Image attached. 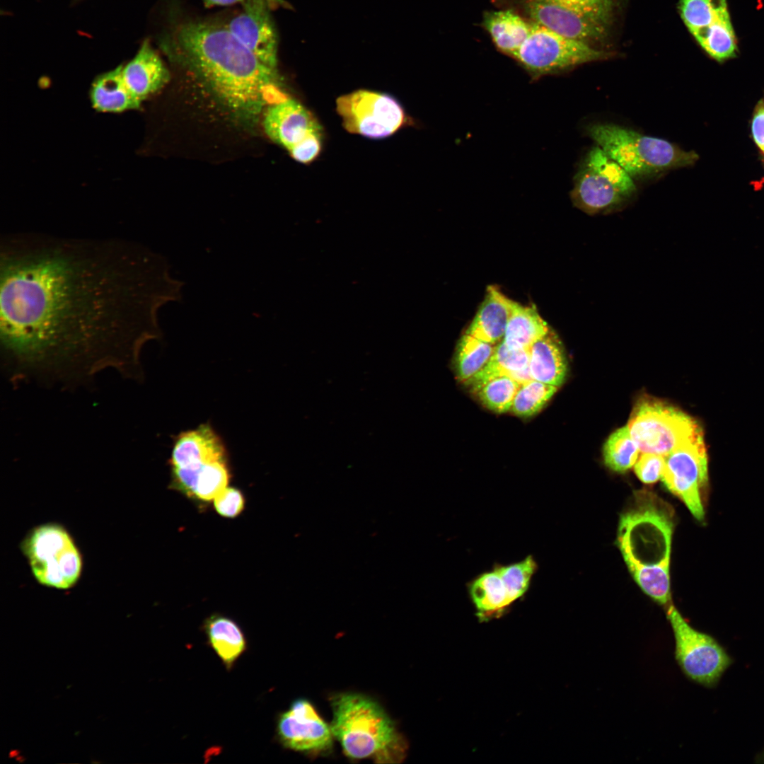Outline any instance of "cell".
<instances>
[{"mask_svg": "<svg viewBox=\"0 0 764 764\" xmlns=\"http://www.w3.org/2000/svg\"><path fill=\"white\" fill-rule=\"evenodd\" d=\"M161 260L118 238H0V362L13 385L71 389L108 369L141 381L168 296Z\"/></svg>", "mask_w": 764, "mask_h": 764, "instance_id": "cell-1", "label": "cell"}, {"mask_svg": "<svg viewBox=\"0 0 764 764\" xmlns=\"http://www.w3.org/2000/svg\"><path fill=\"white\" fill-rule=\"evenodd\" d=\"M170 57L187 67L238 120L254 122L266 108L288 96L277 69L262 62L225 25L187 22L167 40Z\"/></svg>", "mask_w": 764, "mask_h": 764, "instance_id": "cell-2", "label": "cell"}, {"mask_svg": "<svg viewBox=\"0 0 764 764\" xmlns=\"http://www.w3.org/2000/svg\"><path fill=\"white\" fill-rule=\"evenodd\" d=\"M673 532L672 509L655 494L641 492L621 515L617 533L618 547L635 582L667 606Z\"/></svg>", "mask_w": 764, "mask_h": 764, "instance_id": "cell-3", "label": "cell"}, {"mask_svg": "<svg viewBox=\"0 0 764 764\" xmlns=\"http://www.w3.org/2000/svg\"><path fill=\"white\" fill-rule=\"evenodd\" d=\"M333 736L352 759L400 763L407 745L394 722L373 698L359 693H340L330 699Z\"/></svg>", "mask_w": 764, "mask_h": 764, "instance_id": "cell-4", "label": "cell"}, {"mask_svg": "<svg viewBox=\"0 0 764 764\" xmlns=\"http://www.w3.org/2000/svg\"><path fill=\"white\" fill-rule=\"evenodd\" d=\"M586 132L633 179L656 178L690 166L697 159L695 153L685 151L667 140L617 125L595 123L589 125Z\"/></svg>", "mask_w": 764, "mask_h": 764, "instance_id": "cell-5", "label": "cell"}, {"mask_svg": "<svg viewBox=\"0 0 764 764\" xmlns=\"http://www.w3.org/2000/svg\"><path fill=\"white\" fill-rule=\"evenodd\" d=\"M634 179L598 146L592 148L574 178L571 199L594 215L621 208L636 193Z\"/></svg>", "mask_w": 764, "mask_h": 764, "instance_id": "cell-6", "label": "cell"}, {"mask_svg": "<svg viewBox=\"0 0 764 764\" xmlns=\"http://www.w3.org/2000/svg\"><path fill=\"white\" fill-rule=\"evenodd\" d=\"M21 549L40 584L69 589L78 582L83 568L82 556L62 526L49 523L33 528L23 540Z\"/></svg>", "mask_w": 764, "mask_h": 764, "instance_id": "cell-7", "label": "cell"}, {"mask_svg": "<svg viewBox=\"0 0 764 764\" xmlns=\"http://www.w3.org/2000/svg\"><path fill=\"white\" fill-rule=\"evenodd\" d=\"M627 427L641 452L664 456L703 433L700 424L690 415L651 398L643 399L635 405Z\"/></svg>", "mask_w": 764, "mask_h": 764, "instance_id": "cell-8", "label": "cell"}, {"mask_svg": "<svg viewBox=\"0 0 764 764\" xmlns=\"http://www.w3.org/2000/svg\"><path fill=\"white\" fill-rule=\"evenodd\" d=\"M612 56L610 52L565 37L531 21L530 34L513 58L533 80H537L545 75L558 74L584 63L607 59Z\"/></svg>", "mask_w": 764, "mask_h": 764, "instance_id": "cell-9", "label": "cell"}, {"mask_svg": "<svg viewBox=\"0 0 764 764\" xmlns=\"http://www.w3.org/2000/svg\"><path fill=\"white\" fill-rule=\"evenodd\" d=\"M263 127L267 137L296 161L308 164L320 154L323 128L300 102L289 96L266 108Z\"/></svg>", "mask_w": 764, "mask_h": 764, "instance_id": "cell-10", "label": "cell"}, {"mask_svg": "<svg viewBox=\"0 0 764 764\" xmlns=\"http://www.w3.org/2000/svg\"><path fill=\"white\" fill-rule=\"evenodd\" d=\"M666 616L675 639V657L683 673L705 686L715 685L731 663L724 649L711 635L693 628L672 604Z\"/></svg>", "mask_w": 764, "mask_h": 764, "instance_id": "cell-11", "label": "cell"}, {"mask_svg": "<svg viewBox=\"0 0 764 764\" xmlns=\"http://www.w3.org/2000/svg\"><path fill=\"white\" fill-rule=\"evenodd\" d=\"M336 110L347 131L374 139L393 135L408 120L402 105L394 97L369 90L340 96Z\"/></svg>", "mask_w": 764, "mask_h": 764, "instance_id": "cell-12", "label": "cell"}, {"mask_svg": "<svg viewBox=\"0 0 764 764\" xmlns=\"http://www.w3.org/2000/svg\"><path fill=\"white\" fill-rule=\"evenodd\" d=\"M538 565L532 555L507 565H497L472 580L470 598L481 621L502 615L528 591Z\"/></svg>", "mask_w": 764, "mask_h": 764, "instance_id": "cell-13", "label": "cell"}, {"mask_svg": "<svg viewBox=\"0 0 764 764\" xmlns=\"http://www.w3.org/2000/svg\"><path fill=\"white\" fill-rule=\"evenodd\" d=\"M228 459L226 446L209 423L178 434L169 465L170 486L192 498L198 477L214 463Z\"/></svg>", "mask_w": 764, "mask_h": 764, "instance_id": "cell-14", "label": "cell"}, {"mask_svg": "<svg viewBox=\"0 0 764 764\" xmlns=\"http://www.w3.org/2000/svg\"><path fill=\"white\" fill-rule=\"evenodd\" d=\"M661 480L698 521L705 517L704 491L708 483V458L703 433L666 456Z\"/></svg>", "mask_w": 764, "mask_h": 764, "instance_id": "cell-15", "label": "cell"}, {"mask_svg": "<svg viewBox=\"0 0 764 764\" xmlns=\"http://www.w3.org/2000/svg\"><path fill=\"white\" fill-rule=\"evenodd\" d=\"M277 731L282 744L303 753H325L331 749L333 734L330 725L306 699L294 700L277 720Z\"/></svg>", "mask_w": 764, "mask_h": 764, "instance_id": "cell-16", "label": "cell"}, {"mask_svg": "<svg viewBox=\"0 0 764 764\" xmlns=\"http://www.w3.org/2000/svg\"><path fill=\"white\" fill-rule=\"evenodd\" d=\"M275 0H245L241 11L225 25L262 62L277 69V35L270 8Z\"/></svg>", "mask_w": 764, "mask_h": 764, "instance_id": "cell-17", "label": "cell"}, {"mask_svg": "<svg viewBox=\"0 0 764 764\" xmlns=\"http://www.w3.org/2000/svg\"><path fill=\"white\" fill-rule=\"evenodd\" d=\"M522 6L531 21L565 37L589 44L605 33V24L567 8L537 0H524Z\"/></svg>", "mask_w": 764, "mask_h": 764, "instance_id": "cell-18", "label": "cell"}, {"mask_svg": "<svg viewBox=\"0 0 764 764\" xmlns=\"http://www.w3.org/2000/svg\"><path fill=\"white\" fill-rule=\"evenodd\" d=\"M122 76L130 91L141 103L163 88L170 79L168 69L148 40L122 66Z\"/></svg>", "mask_w": 764, "mask_h": 764, "instance_id": "cell-19", "label": "cell"}, {"mask_svg": "<svg viewBox=\"0 0 764 764\" xmlns=\"http://www.w3.org/2000/svg\"><path fill=\"white\" fill-rule=\"evenodd\" d=\"M514 302L496 286H488L483 301L465 333L497 345L504 338Z\"/></svg>", "mask_w": 764, "mask_h": 764, "instance_id": "cell-20", "label": "cell"}, {"mask_svg": "<svg viewBox=\"0 0 764 764\" xmlns=\"http://www.w3.org/2000/svg\"><path fill=\"white\" fill-rule=\"evenodd\" d=\"M528 367L531 378L536 381L561 386L567 373V361L560 340L550 330L535 342L528 349Z\"/></svg>", "mask_w": 764, "mask_h": 764, "instance_id": "cell-21", "label": "cell"}, {"mask_svg": "<svg viewBox=\"0 0 764 764\" xmlns=\"http://www.w3.org/2000/svg\"><path fill=\"white\" fill-rule=\"evenodd\" d=\"M90 99L93 108L101 112L119 113L137 110L141 105L124 80L122 65L96 77L91 84Z\"/></svg>", "mask_w": 764, "mask_h": 764, "instance_id": "cell-22", "label": "cell"}, {"mask_svg": "<svg viewBox=\"0 0 764 764\" xmlns=\"http://www.w3.org/2000/svg\"><path fill=\"white\" fill-rule=\"evenodd\" d=\"M482 25L497 48L511 57L523 45L531 31V21L510 9L486 12Z\"/></svg>", "mask_w": 764, "mask_h": 764, "instance_id": "cell-23", "label": "cell"}, {"mask_svg": "<svg viewBox=\"0 0 764 764\" xmlns=\"http://www.w3.org/2000/svg\"><path fill=\"white\" fill-rule=\"evenodd\" d=\"M717 1V13L714 21L693 36L709 56L722 62L735 57L737 43L727 0Z\"/></svg>", "mask_w": 764, "mask_h": 764, "instance_id": "cell-24", "label": "cell"}, {"mask_svg": "<svg viewBox=\"0 0 764 764\" xmlns=\"http://www.w3.org/2000/svg\"><path fill=\"white\" fill-rule=\"evenodd\" d=\"M550 329L535 306L514 302L502 341L511 349L528 350Z\"/></svg>", "mask_w": 764, "mask_h": 764, "instance_id": "cell-25", "label": "cell"}, {"mask_svg": "<svg viewBox=\"0 0 764 764\" xmlns=\"http://www.w3.org/2000/svg\"><path fill=\"white\" fill-rule=\"evenodd\" d=\"M209 644L229 668L245 649L246 642L240 627L231 619L214 615L204 623Z\"/></svg>", "mask_w": 764, "mask_h": 764, "instance_id": "cell-26", "label": "cell"}, {"mask_svg": "<svg viewBox=\"0 0 764 764\" xmlns=\"http://www.w3.org/2000/svg\"><path fill=\"white\" fill-rule=\"evenodd\" d=\"M529 352L526 349H511L502 340L496 345L494 351L486 365L465 383L472 390H475L488 379L500 376H511L528 366Z\"/></svg>", "mask_w": 764, "mask_h": 764, "instance_id": "cell-27", "label": "cell"}, {"mask_svg": "<svg viewBox=\"0 0 764 764\" xmlns=\"http://www.w3.org/2000/svg\"><path fill=\"white\" fill-rule=\"evenodd\" d=\"M495 346L465 333L459 340L456 352L458 378L465 383L476 375L489 361Z\"/></svg>", "mask_w": 764, "mask_h": 764, "instance_id": "cell-28", "label": "cell"}, {"mask_svg": "<svg viewBox=\"0 0 764 764\" xmlns=\"http://www.w3.org/2000/svg\"><path fill=\"white\" fill-rule=\"evenodd\" d=\"M639 451L627 425L613 432L605 442L604 463L612 470L624 473L635 465Z\"/></svg>", "mask_w": 764, "mask_h": 764, "instance_id": "cell-29", "label": "cell"}, {"mask_svg": "<svg viewBox=\"0 0 764 764\" xmlns=\"http://www.w3.org/2000/svg\"><path fill=\"white\" fill-rule=\"evenodd\" d=\"M520 385L511 376L500 375L488 379L475 392L488 409L503 413L511 410Z\"/></svg>", "mask_w": 764, "mask_h": 764, "instance_id": "cell-30", "label": "cell"}, {"mask_svg": "<svg viewBox=\"0 0 764 764\" xmlns=\"http://www.w3.org/2000/svg\"><path fill=\"white\" fill-rule=\"evenodd\" d=\"M557 390V386L534 379L523 383L516 392L510 410L519 417H531L544 407Z\"/></svg>", "mask_w": 764, "mask_h": 764, "instance_id": "cell-31", "label": "cell"}, {"mask_svg": "<svg viewBox=\"0 0 764 764\" xmlns=\"http://www.w3.org/2000/svg\"><path fill=\"white\" fill-rule=\"evenodd\" d=\"M681 17L691 33L694 35L708 26L717 13V1L714 0H680Z\"/></svg>", "mask_w": 764, "mask_h": 764, "instance_id": "cell-32", "label": "cell"}, {"mask_svg": "<svg viewBox=\"0 0 764 764\" xmlns=\"http://www.w3.org/2000/svg\"><path fill=\"white\" fill-rule=\"evenodd\" d=\"M560 6L606 24L612 1L607 0H537Z\"/></svg>", "mask_w": 764, "mask_h": 764, "instance_id": "cell-33", "label": "cell"}, {"mask_svg": "<svg viewBox=\"0 0 764 764\" xmlns=\"http://www.w3.org/2000/svg\"><path fill=\"white\" fill-rule=\"evenodd\" d=\"M666 456L654 453H642L634 465L636 475L644 483H654L661 478Z\"/></svg>", "mask_w": 764, "mask_h": 764, "instance_id": "cell-34", "label": "cell"}, {"mask_svg": "<svg viewBox=\"0 0 764 764\" xmlns=\"http://www.w3.org/2000/svg\"><path fill=\"white\" fill-rule=\"evenodd\" d=\"M216 512L226 518H234L243 510L245 499L242 492L235 487H226L214 499Z\"/></svg>", "mask_w": 764, "mask_h": 764, "instance_id": "cell-35", "label": "cell"}, {"mask_svg": "<svg viewBox=\"0 0 764 764\" xmlns=\"http://www.w3.org/2000/svg\"><path fill=\"white\" fill-rule=\"evenodd\" d=\"M752 134L755 142L764 153V105L756 109L752 120Z\"/></svg>", "mask_w": 764, "mask_h": 764, "instance_id": "cell-36", "label": "cell"}, {"mask_svg": "<svg viewBox=\"0 0 764 764\" xmlns=\"http://www.w3.org/2000/svg\"><path fill=\"white\" fill-rule=\"evenodd\" d=\"M206 6H230L238 3L242 4L245 0H202Z\"/></svg>", "mask_w": 764, "mask_h": 764, "instance_id": "cell-37", "label": "cell"}, {"mask_svg": "<svg viewBox=\"0 0 764 764\" xmlns=\"http://www.w3.org/2000/svg\"><path fill=\"white\" fill-rule=\"evenodd\" d=\"M18 751H16H16H11L10 752V757H11V758L16 757V755H18Z\"/></svg>", "mask_w": 764, "mask_h": 764, "instance_id": "cell-38", "label": "cell"}, {"mask_svg": "<svg viewBox=\"0 0 764 764\" xmlns=\"http://www.w3.org/2000/svg\"><path fill=\"white\" fill-rule=\"evenodd\" d=\"M607 1H612V0H607Z\"/></svg>", "mask_w": 764, "mask_h": 764, "instance_id": "cell-39", "label": "cell"}]
</instances>
